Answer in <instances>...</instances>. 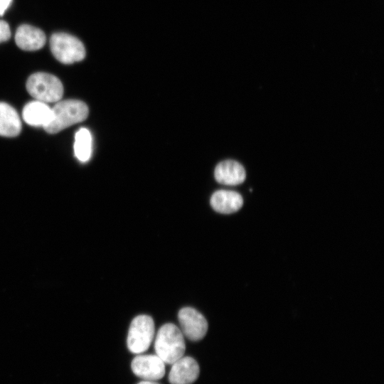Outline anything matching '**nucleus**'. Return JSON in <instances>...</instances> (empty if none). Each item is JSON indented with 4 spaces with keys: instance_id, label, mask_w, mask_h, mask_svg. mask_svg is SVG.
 <instances>
[{
    "instance_id": "1",
    "label": "nucleus",
    "mask_w": 384,
    "mask_h": 384,
    "mask_svg": "<svg viewBox=\"0 0 384 384\" xmlns=\"http://www.w3.org/2000/svg\"><path fill=\"white\" fill-rule=\"evenodd\" d=\"M154 349L165 364L171 365L183 356L186 351L184 336L179 328L171 323L164 324L159 329Z\"/></svg>"
},
{
    "instance_id": "2",
    "label": "nucleus",
    "mask_w": 384,
    "mask_h": 384,
    "mask_svg": "<svg viewBox=\"0 0 384 384\" xmlns=\"http://www.w3.org/2000/svg\"><path fill=\"white\" fill-rule=\"evenodd\" d=\"M52 110L50 122L44 127L49 134H55L76 123L84 121L88 116V107L78 100H59Z\"/></svg>"
},
{
    "instance_id": "3",
    "label": "nucleus",
    "mask_w": 384,
    "mask_h": 384,
    "mask_svg": "<svg viewBox=\"0 0 384 384\" xmlns=\"http://www.w3.org/2000/svg\"><path fill=\"white\" fill-rule=\"evenodd\" d=\"M26 89L36 100L45 103L57 102L63 94L60 80L55 75L46 73L31 75L26 82Z\"/></svg>"
},
{
    "instance_id": "4",
    "label": "nucleus",
    "mask_w": 384,
    "mask_h": 384,
    "mask_svg": "<svg viewBox=\"0 0 384 384\" xmlns=\"http://www.w3.org/2000/svg\"><path fill=\"white\" fill-rule=\"evenodd\" d=\"M50 47L54 57L64 64L80 61L85 56L82 43L68 33H53L50 38Z\"/></svg>"
},
{
    "instance_id": "5",
    "label": "nucleus",
    "mask_w": 384,
    "mask_h": 384,
    "mask_svg": "<svg viewBox=\"0 0 384 384\" xmlns=\"http://www.w3.org/2000/svg\"><path fill=\"white\" fill-rule=\"evenodd\" d=\"M154 336L153 319L145 314L134 317L129 326L127 343L130 352L140 354L150 346Z\"/></svg>"
},
{
    "instance_id": "6",
    "label": "nucleus",
    "mask_w": 384,
    "mask_h": 384,
    "mask_svg": "<svg viewBox=\"0 0 384 384\" xmlns=\"http://www.w3.org/2000/svg\"><path fill=\"white\" fill-rule=\"evenodd\" d=\"M178 319L183 336L193 341L203 338L208 331L205 316L192 307H183L178 311Z\"/></svg>"
},
{
    "instance_id": "7",
    "label": "nucleus",
    "mask_w": 384,
    "mask_h": 384,
    "mask_svg": "<svg viewBox=\"0 0 384 384\" xmlns=\"http://www.w3.org/2000/svg\"><path fill=\"white\" fill-rule=\"evenodd\" d=\"M131 368L144 380L156 381L165 374V363L157 355L139 354L132 360Z\"/></svg>"
},
{
    "instance_id": "8",
    "label": "nucleus",
    "mask_w": 384,
    "mask_h": 384,
    "mask_svg": "<svg viewBox=\"0 0 384 384\" xmlns=\"http://www.w3.org/2000/svg\"><path fill=\"white\" fill-rule=\"evenodd\" d=\"M200 368L197 361L190 356H183L171 364L169 373L171 384H192L198 378Z\"/></svg>"
},
{
    "instance_id": "9",
    "label": "nucleus",
    "mask_w": 384,
    "mask_h": 384,
    "mask_svg": "<svg viewBox=\"0 0 384 384\" xmlns=\"http://www.w3.org/2000/svg\"><path fill=\"white\" fill-rule=\"evenodd\" d=\"M46 37L41 29L28 24L18 27L15 41L18 48L23 50H36L46 43Z\"/></svg>"
},
{
    "instance_id": "10",
    "label": "nucleus",
    "mask_w": 384,
    "mask_h": 384,
    "mask_svg": "<svg viewBox=\"0 0 384 384\" xmlns=\"http://www.w3.org/2000/svg\"><path fill=\"white\" fill-rule=\"evenodd\" d=\"M214 175L218 183L228 186L240 184L246 177L244 167L234 160H225L219 163L215 169Z\"/></svg>"
},
{
    "instance_id": "11",
    "label": "nucleus",
    "mask_w": 384,
    "mask_h": 384,
    "mask_svg": "<svg viewBox=\"0 0 384 384\" xmlns=\"http://www.w3.org/2000/svg\"><path fill=\"white\" fill-rule=\"evenodd\" d=\"M210 206L218 213L223 214L233 213L241 208L243 204L242 196L238 192L228 190H219L213 193Z\"/></svg>"
},
{
    "instance_id": "12",
    "label": "nucleus",
    "mask_w": 384,
    "mask_h": 384,
    "mask_svg": "<svg viewBox=\"0 0 384 384\" xmlns=\"http://www.w3.org/2000/svg\"><path fill=\"white\" fill-rule=\"evenodd\" d=\"M22 117L29 125L44 127L51 120L52 110L47 103L36 100L25 105Z\"/></svg>"
},
{
    "instance_id": "13",
    "label": "nucleus",
    "mask_w": 384,
    "mask_h": 384,
    "mask_svg": "<svg viewBox=\"0 0 384 384\" xmlns=\"http://www.w3.org/2000/svg\"><path fill=\"white\" fill-rule=\"evenodd\" d=\"M21 130V122L16 110L0 102V136L16 137Z\"/></svg>"
},
{
    "instance_id": "14",
    "label": "nucleus",
    "mask_w": 384,
    "mask_h": 384,
    "mask_svg": "<svg viewBox=\"0 0 384 384\" xmlns=\"http://www.w3.org/2000/svg\"><path fill=\"white\" fill-rule=\"evenodd\" d=\"M92 135L86 128H80L75 133L74 151L77 159L81 162L87 161L92 154Z\"/></svg>"
},
{
    "instance_id": "15",
    "label": "nucleus",
    "mask_w": 384,
    "mask_h": 384,
    "mask_svg": "<svg viewBox=\"0 0 384 384\" xmlns=\"http://www.w3.org/2000/svg\"><path fill=\"white\" fill-rule=\"evenodd\" d=\"M11 38V31L8 23L0 20V43L8 41Z\"/></svg>"
},
{
    "instance_id": "16",
    "label": "nucleus",
    "mask_w": 384,
    "mask_h": 384,
    "mask_svg": "<svg viewBox=\"0 0 384 384\" xmlns=\"http://www.w3.org/2000/svg\"><path fill=\"white\" fill-rule=\"evenodd\" d=\"M12 0H0V16H2L5 11L10 6Z\"/></svg>"
},
{
    "instance_id": "17",
    "label": "nucleus",
    "mask_w": 384,
    "mask_h": 384,
    "mask_svg": "<svg viewBox=\"0 0 384 384\" xmlns=\"http://www.w3.org/2000/svg\"><path fill=\"white\" fill-rule=\"evenodd\" d=\"M137 384H159L155 381H151V380H143V381H141L139 382V383Z\"/></svg>"
}]
</instances>
